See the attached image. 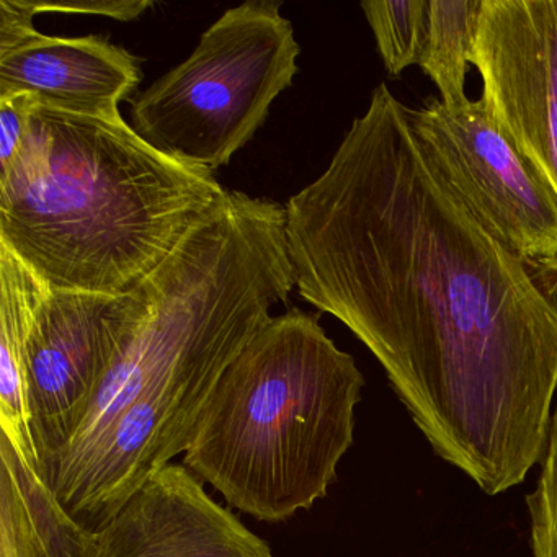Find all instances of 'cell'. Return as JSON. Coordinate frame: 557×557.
Instances as JSON below:
<instances>
[{"label": "cell", "mask_w": 557, "mask_h": 557, "mask_svg": "<svg viewBox=\"0 0 557 557\" xmlns=\"http://www.w3.org/2000/svg\"><path fill=\"white\" fill-rule=\"evenodd\" d=\"M94 557H275L185 465L152 472L96 531Z\"/></svg>", "instance_id": "9"}, {"label": "cell", "mask_w": 557, "mask_h": 557, "mask_svg": "<svg viewBox=\"0 0 557 557\" xmlns=\"http://www.w3.org/2000/svg\"><path fill=\"white\" fill-rule=\"evenodd\" d=\"M48 289L50 286L21 259L0 246V426L12 445L37 469L28 342Z\"/></svg>", "instance_id": "12"}, {"label": "cell", "mask_w": 557, "mask_h": 557, "mask_svg": "<svg viewBox=\"0 0 557 557\" xmlns=\"http://www.w3.org/2000/svg\"><path fill=\"white\" fill-rule=\"evenodd\" d=\"M285 213L299 296L380 361L435 455L487 495L521 484L553 420L557 260L479 223L384 83Z\"/></svg>", "instance_id": "1"}, {"label": "cell", "mask_w": 557, "mask_h": 557, "mask_svg": "<svg viewBox=\"0 0 557 557\" xmlns=\"http://www.w3.org/2000/svg\"><path fill=\"white\" fill-rule=\"evenodd\" d=\"M536 487L527 495L533 557H557V409L550 420Z\"/></svg>", "instance_id": "15"}, {"label": "cell", "mask_w": 557, "mask_h": 557, "mask_svg": "<svg viewBox=\"0 0 557 557\" xmlns=\"http://www.w3.org/2000/svg\"><path fill=\"white\" fill-rule=\"evenodd\" d=\"M0 462V557L96 556V531L67 513L4 433Z\"/></svg>", "instance_id": "11"}, {"label": "cell", "mask_w": 557, "mask_h": 557, "mask_svg": "<svg viewBox=\"0 0 557 557\" xmlns=\"http://www.w3.org/2000/svg\"><path fill=\"white\" fill-rule=\"evenodd\" d=\"M135 54L97 35L48 37L38 32L0 54V99L28 94L44 106L83 115L120 116L141 84Z\"/></svg>", "instance_id": "10"}, {"label": "cell", "mask_w": 557, "mask_h": 557, "mask_svg": "<svg viewBox=\"0 0 557 557\" xmlns=\"http://www.w3.org/2000/svg\"><path fill=\"white\" fill-rule=\"evenodd\" d=\"M151 0H77V2H40L32 0L35 14L99 15L113 21L132 22L154 8Z\"/></svg>", "instance_id": "17"}, {"label": "cell", "mask_w": 557, "mask_h": 557, "mask_svg": "<svg viewBox=\"0 0 557 557\" xmlns=\"http://www.w3.org/2000/svg\"><path fill=\"white\" fill-rule=\"evenodd\" d=\"M230 191L120 116L38 103L0 172V246L51 289L135 292Z\"/></svg>", "instance_id": "3"}, {"label": "cell", "mask_w": 557, "mask_h": 557, "mask_svg": "<svg viewBox=\"0 0 557 557\" xmlns=\"http://www.w3.org/2000/svg\"><path fill=\"white\" fill-rule=\"evenodd\" d=\"M32 0H0V54L21 47L38 34Z\"/></svg>", "instance_id": "18"}, {"label": "cell", "mask_w": 557, "mask_h": 557, "mask_svg": "<svg viewBox=\"0 0 557 557\" xmlns=\"http://www.w3.org/2000/svg\"><path fill=\"white\" fill-rule=\"evenodd\" d=\"M37 106L38 100L28 94L0 99V172L5 171L17 156Z\"/></svg>", "instance_id": "16"}, {"label": "cell", "mask_w": 557, "mask_h": 557, "mask_svg": "<svg viewBox=\"0 0 557 557\" xmlns=\"http://www.w3.org/2000/svg\"><path fill=\"white\" fill-rule=\"evenodd\" d=\"M278 0L227 9L184 63L133 100V129L182 164L213 174L265 123L298 74L301 47Z\"/></svg>", "instance_id": "5"}, {"label": "cell", "mask_w": 557, "mask_h": 557, "mask_svg": "<svg viewBox=\"0 0 557 557\" xmlns=\"http://www.w3.org/2000/svg\"><path fill=\"white\" fill-rule=\"evenodd\" d=\"M285 227L282 205L230 191L139 285L141 312L79 425L38 466L87 530L187 451L224 371L288 301Z\"/></svg>", "instance_id": "2"}, {"label": "cell", "mask_w": 557, "mask_h": 557, "mask_svg": "<svg viewBox=\"0 0 557 557\" xmlns=\"http://www.w3.org/2000/svg\"><path fill=\"white\" fill-rule=\"evenodd\" d=\"M139 312V286L125 296L48 289L28 342L38 466L79 425Z\"/></svg>", "instance_id": "7"}, {"label": "cell", "mask_w": 557, "mask_h": 557, "mask_svg": "<svg viewBox=\"0 0 557 557\" xmlns=\"http://www.w3.org/2000/svg\"><path fill=\"white\" fill-rule=\"evenodd\" d=\"M426 158L479 223L518 256L557 260V197L481 99L409 109Z\"/></svg>", "instance_id": "6"}, {"label": "cell", "mask_w": 557, "mask_h": 557, "mask_svg": "<svg viewBox=\"0 0 557 557\" xmlns=\"http://www.w3.org/2000/svg\"><path fill=\"white\" fill-rule=\"evenodd\" d=\"M472 66L495 125L557 197V0H482Z\"/></svg>", "instance_id": "8"}, {"label": "cell", "mask_w": 557, "mask_h": 557, "mask_svg": "<svg viewBox=\"0 0 557 557\" xmlns=\"http://www.w3.org/2000/svg\"><path fill=\"white\" fill-rule=\"evenodd\" d=\"M482 0H430L429 35L420 70L438 89L442 103L469 100L466 83L472 66Z\"/></svg>", "instance_id": "13"}, {"label": "cell", "mask_w": 557, "mask_h": 557, "mask_svg": "<svg viewBox=\"0 0 557 557\" xmlns=\"http://www.w3.org/2000/svg\"><path fill=\"white\" fill-rule=\"evenodd\" d=\"M364 377L318 314L293 308L227 367L184 465L231 507L280 523L327 495L354 445Z\"/></svg>", "instance_id": "4"}, {"label": "cell", "mask_w": 557, "mask_h": 557, "mask_svg": "<svg viewBox=\"0 0 557 557\" xmlns=\"http://www.w3.org/2000/svg\"><path fill=\"white\" fill-rule=\"evenodd\" d=\"M430 0H368L361 11L389 76L419 66L429 35Z\"/></svg>", "instance_id": "14"}]
</instances>
